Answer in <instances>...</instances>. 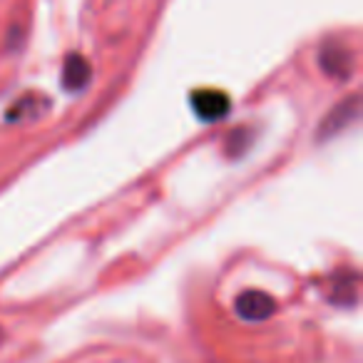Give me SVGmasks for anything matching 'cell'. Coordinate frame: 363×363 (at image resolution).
Wrapping results in <instances>:
<instances>
[{"mask_svg":"<svg viewBox=\"0 0 363 363\" xmlns=\"http://www.w3.org/2000/svg\"><path fill=\"white\" fill-rule=\"evenodd\" d=\"M358 115H361V97H358V95H351V97H346V100H341V102H338V105L333 107V110L328 112V115L321 120V125H318V132H316V140H318V142L333 140L336 135L346 132L348 127H351L353 122L358 120Z\"/></svg>","mask_w":363,"mask_h":363,"instance_id":"1","label":"cell"},{"mask_svg":"<svg viewBox=\"0 0 363 363\" xmlns=\"http://www.w3.org/2000/svg\"><path fill=\"white\" fill-rule=\"evenodd\" d=\"M234 308H237V313L244 318V321L257 323V321H267V318H272L274 313H277L279 303L272 294L252 289V291L239 294L237 301H234Z\"/></svg>","mask_w":363,"mask_h":363,"instance_id":"2","label":"cell"},{"mask_svg":"<svg viewBox=\"0 0 363 363\" xmlns=\"http://www.w3.org/2000/svg\"><path fill=\"white\" fill-rule=\"evenodd\" d=\"M229 107H232L229 95L222 90L207 87V90H197L192 95V110L202 122H219L229 115Z\"/></svg>","mask_w":363,"mask_h":363,"instance_id":"3","label":"cell"},{"mask_svg":"<svg viewBox=\"0 0 363 363\" xmlns=\"http://www.w3.org/2000/svg\"><path fill=\"white\" fill-rule=\"evenodd\" d=\"M318 65L326 75L336 80H346L353 70V52L341 43H326L318 52Z\"/></svg>","mask_w":363,"mask_h":363,"instance_id":"4","label":"cell"},{"mask_svg":"<svg viewBox=\"0 0 363 363\" xmlns=\"http://www.w3.org/2000/svg\"><path fill=\"white\" fill-rule=\"evenodd\" d=\"M328 298L338 306H353L358 301V274L351 272V269H341L333 277Z\"/></svg>","mask_w":363,"mask_h":363,"instance_id":"5","label":"cell"},{"mask_svg":"<svg viewBox=\"0 0 363 363\" xmlns=\"http://www.w3.org/2000/svg\"><path fill=\"white\" fill-rule=\"evenodd\" d=\"M92 77L90 62L82 55H70L62 65V87L70 92H80L82 87H87Z\"/></svg>","mask_w":363,"mask_h":363,"instance_id":"6","label":"cell"},{"mask_svg":"<svg viewBox=\"0 0 363 363\" xmlns=\"http://www.w3.org/2000/svg\"><path fill=\"white\" fill-rule=\"evenodd\" d=\"M48 107V100H40L35 95H28L23 100H18L13 105V110L8 112V120L11 122H18V120H30V117H38L43 110Z\"/></svg>","mask_w":363,"mask_h":363,"instance_id":"7","label":"cell"},{"mask_svg":"<svg viewBox=\"0 0 363 363\" xmlns=\"http://www.w3.org/2000/svg\"><path fill=\"white\" fill-rule=\"evenodd\" d=\"M252 142H254V130H249V127H237V130H232L224 137V152H227L229 157H242L244 152L252 147Z\"/></svg>","mask_w":363,"mask_h":363,"instance_id":"8","label":"cell"},{"mask_svg":"<svg viewBox=\"0 0 363 363\" xmlns=\"http://www.w3.org/2000/svg\"><path fill=\"white\" fill-rule=\"evenodd\" d=\"M0 341H3V328H0Z\"/></svg>","mask_w":363,"mask_h":363,"instance_id":"9","label":"cell"}]
</instances>
